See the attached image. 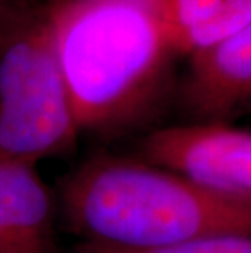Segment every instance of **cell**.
<instances>
[{
	"label": "cell",
	"mask_w": 251,
	"mask_h": 253,
	"mask_svg": "<svg viewBox=\"0 0 251 253\" xmlns=\"http://www.w3.org/2000/svg\"><path fill=\"white\" fill-rule=\"evenodd\" d=\"M165 0H61L46 8L80 132L119 136L155 115L178 56Z\"/></svg>",
	"instance_id": "1"
},
{
	"label": "cell",
	"mask_w": 251,
	"mask_h": 253,
	"mask_svg": "<svg viewBox=\"0 0 251 253\" xmlns=\"http://www.w3.org/2000/svg\"><path fill=\"white\" fill-rule=\"evenodd\" d=\"M59 209L67 230L82 242L124 249L251 235V199L113 154L93 155L67 175Z\"/></svg>",
	"instance_id": "2"
},
{
	"label": "cell",
	"mask_w": 251,
	"mask_h": 253,
	"mask_svg": "<svg viewBox=\"0 0 251 253\" xmlns=\"http://www.w3.org/2000/svg\"><path fill=\"white\" fill-rule=\"evenodd\" d=\"M80 136L42 7L0 54V164L36 167Z\"/></svg>",
	"instance_id": "3"
},
{
	"label": "cell",
	"mask_w": 251,
	"mask_h": 253,
	"mask_svg": "<svg viewBox=\"0 0 251 253\" xmlns=\"http://www.w3.org/2000/svg\"><path fill=\"white\" fill-rule=\"evenodd\" d=\"M141 159L218 193L251 199V131L222 123H193L152 131Z\"/></svg>",
	"instance_id": "4"
},
{
	"label": "cell",
	"mask_w": 251,
	"mask_h": 253,
	"mask_svg": "<svg viewBox=\"0 0 251 253\" xmlns=\"http://www.w3.org/2000/svg\"><path fill=\"white\" fill-rule=\"evenodd\" d=\"M183 100L197 123H222L251 101V23L189 56Z\"/></svg>",
	"instance_id": "5"
},
{
	"label": "cell",
	"mask_w": 251,
	"mask_h": 253,
	"mask_svg": "<svg viewBox=\"0 0 251 253\" xmlns=\"http://www.w3.org/2000/svg\"><path fill=\"white\" fill-rule=\"evenodd\" d=\"M0 253H56L54 201L36 167L0 164Z\"/></svg>",
	"instance_id": "6"
},
{
	"label": "cell",
	"mask_w": 251,
	"mask_h": 253,
	"mask_svg": "<svg viewBox=\"0 0 251 253\" xmlns=\"http://www.w3.org/2000/svg\"><path fill=\"white\" fill-rule=\"evenodd\" d=\"M73 253H251V235H217L178 242V244L148 247V249H124L80 242Z\"/></svg>",
	"instance_id": "7"
},
{
	"label": "cell",
	"mask_w": 251,
	"mask_h": 253,
	"mask_svg": "<svg viewBox=\"0 0 251 253\" xmlns=\"http://www.w3.org/2000/svg\"><path fill=\"white\" fill-rule=\"evenodd\" d=\"M38 0H0V28L18 31L41 12Z\"/></svg>",
	"instance_id": "8"
},
{
	"label": "cell",
	"mask_w": 251,
	"mask_h": 253,
	"mask_svg": "<svg viewBox=\"0 0 251 253\" xmlns=\"http://www.w3.org/2000/svg\"><path fill=\"white\" fill-rule=\"evenodd\" d=\"M15 33H17V31H15ZM15 33H12V31L3 30V28H0V54H2L3 47L7 46V42L10 41V38H12Z\"/></svg>",
	"instance_id": "9"
}]
</instances>
